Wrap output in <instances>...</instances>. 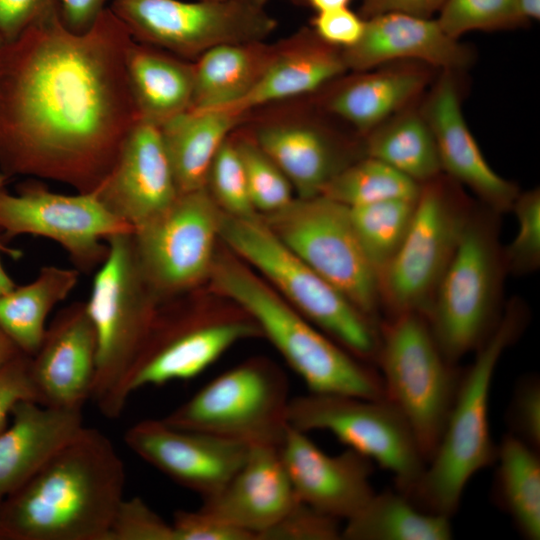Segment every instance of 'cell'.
I'll return each mask as SVG.
<instances>
[{
  "instance_id": "6da1fadb",
  "label": "cell",
  "mask_w": 540,
  "mask_h": 540,
  "mask_svg": "<svg viewBox=\"0 0 540 540\" xmlns=\"http://www.w3.org/2000/svg\"><path fill=\"white\" fill-rule=\"evenodd\" d=\"M133 38L107 7L76 34L59 8L0 48V168L94 191L139 121L126 56Z\"/></svg>"
},
{
  "instance_id": "7a4b0ae2",
  "label": "cell",
  "mask_w": 540,
  "mask_h": 540,
  "mask_svg": "<svg viewBox=\"0 0 540 540\" xmlns=\"http://www.w3.org/2000/svg\"><path fill=\"white\" fill-rule=\"evenodd\" d=\"M125 483L111 440L84 426L0 501V540H108Z\"/></svg>"
},
{
  "instance_id": "3957f363",
  "label": "cell",
  "mask_w": 540,
  "mask_h": 540,
  "mask_svg": "<svg viewBox=\"0 0 540 540\" xmlns=\"http://www.w3.org/2000/svg\"><path fill=\"white\" fill-rule=\"evenodd\" d=\"M528 311L511 300L485 341L475 350L472 364L462 371L460 385L442 436L412 489L409 499L423 511L451 518L470 479L495 463L489 402L492 380L504 351L521 335Z\"/></svg>"
},
{
  "instance_id": "277c9868",
  "label": "cell",
  "mask_w": 540,
  "mask_h": 540,
  "mask_svg": "<svg viewBox=\"0 0 540 540\" xmlns=\"http://www.w3.org/2000/svg\"><path fill=\"white\" fill-rule=\"evenodd\" d=\"M216 288L258 325L311 393L385 399L379 371L317 330L242 264L214 259Z\"/></svg>"
},
{
  "instance_id": "5b68a950",
  "label": "cell",
  "mask_w": 540,
  "mask_h": 540,
  "mask_svg": "<svg viewBox=\"0 0 540 540\" xmlns=\"http://www.w3.org/2000/svg\"><path fill=\"white\" fill-rule=\"evenodd\" d=\"M108 255L95 271L88 313L97 334L91 399L108 419L123 413L126 379L157 315L156 299L135 255L133 231L106 239Z\"/></svg>"
},
{
  "instance_id": "8992f818",
  "label": "cell",
  "mask_w": 540,
  "mask_h": 540,
  "mask_svg": "<svg viewBox=\"0 0 540 540\" xmlns=\"http://www.w3.org/2000/svg\"><path fill=\"white\" fill-rule=\"evenodd\" d=\"M219 238L264 274L310 323L358 359L376 364L380 323L293 253L262 218H239L221 210Z\"/></svg>"
},
{
  "instance_id": "52a82bcc",
  "label": "cell",
  "mask_w": 540,
  "mask_h": 540,
  "mask_svg": "<svg viewBox=\"0 0 540 540\" xmlns=\"http://www.w3.org/2000/svg\"><path fill=\"white\" fill-rule=\"evenodd\" d=\"M499 215L475 203L426 315L438 346L455 364L475 352L502 314L507 272L499 240Z\"/></svg>"
},
{
  "instance_id": "ba28073f",
  "label": "cell",
  "mask_w": 540,
  "mask_h": 540,
  "mask_svg": "<svg viewBox=\"0 0 540 540\" xmlns=\"http://www.w3.org/2000/svg\"><path fill=\"white\" fill-rule=\"evenodd\" d=\"M375 365L385 399L409 424L427 463L442 436L463 370L445 357L426 316L416 312L381 320Z\"/></svg>"
},
{
  "instance_id": "9c48e42d",
  "label": "cell",
  "mask_w": 540,
  "mask_h": 540,
  "mask_svg": "<svg viewBox=\"0 0 540 540\" xmlns=\"http://www.w3.org/2000/svg\"><path fill=\"white\" fill-rule=\"evenodd\" d=\"M474 206L462 186L444 173L421 184L404 240L378 276L382 319L409 312L427 315Z\"/></svg>"
},
{
  "instance_id": "30bf717a",
  "label": "cell",
  "mask_w": 540,
  "mask_h": 540,
  "mask_svg": "<svg viewBox=\"0 0 540 540\" xmlns=\"http://www.w3.org/2000/svg\"><path fill=\"white\" fill-rule=\"evenodd\" d=\"M267 0H112L132 38L188 61L233 43L267 41L277 27Z\"/></svg>"
},
{
  "instance_id": "8fae6325",
  "label": "cell",
  "mask_w": 540,
  "mask_h": 540,
  "mask_svg": "<svg viewBox=\"0 0 540 540\" xmlns=\"http://www.w3.org/2000/svg\"><path fill=\"white\" fill-rule=\"evenodd\" d=\"M290 399L285 375L268 362L251 360L217 376L162 419L248 445L278 447L289 425Z\"/></svg>"
},
{
  "instance_id": "7c38bea8",
  "label": "cell",
  "mask_w": 540,
  "mask_h": 540,
  "mask_svg": "<svg viewBox=\"0 0 540 540\" xmlns=\"http://www.w3.org/2000/svg\"><path fill=\"white\" fill-rule=\"evenodd\" d=\"M262 219L293 253L354 306L381 322L378 277L359 243L347 206L323 195L297 197Z\"/></svg>"
},
{
  "instance_id": "4fadbf2b",
  "label": "cell",
  "mask_w": 540,
  "mask_h": 540,
  "mask_svg": "<svg viewBox=\"0 0 540 540\" xmlns=\"http://www.w3.org/2000/svg\"><path fill=\"white\" fill-rule=\"evenodd\" d=\"M287 419L289 425L306 433L330 432L391 473L395 489L404 494L426 467L412 429L387 399L309 392L290 399Z\"/></svg>"
},
{
  "instance_id": "5bb4252c",
  "label": "cell",
  "mask_w": 540,
  "mask_h": 540,
  "mask_svg": "<svg viewBox=\"0 0 540 540\" xmlns=\"http://www.w3.org/2000/svg\"><path fill=\"white\" fill-rule=\"evenodd\" d=\"M133 229L113 215L94 192L56 193L39 181L0 188V236L48 238L58 243L80 273H92L108 255L106 239Z\"/></svg>"
},
{
  "instance_id": "9a60e30c",
  "label": "cell",
  "mask_w": 540,
  "mask_h": 540,
  "mask_svg": "<svg viewBox=\"0 0 540 540\" xmlns=\"http://www.w3.org/2000/svg\"><path fill=\"white\" fill-rule=\"evenodd\" d=\"M220 213L204 187L179 194L166 210L133 231L138 265L157 298L191 289L210 275Z\"/></svg>"
},
{
  "instance_id": "2e32d148",
  "label": "cell",
  "mask_w": 540,
  "mask_h": 540,
  "mask_svg": "<svg viewBox=\"0 0 540 540\" xmlns=\"http://www.w3.org/2000/svg\"><path fill=\"white\" fill-rule=\"evenodd\" d=\"M323 115L314 103L306 107L279 102L250 112L244 122L298 198L320 195L337 173L365 156L362 141L348 140Z\"/></svg>"
},
{
  "instance_id": "e0dca14e",
  "label": "cell",
  "mask_w": 540,
  "mask_h": 540,
  "mask_svg": "<svg viewBox=\"0 0 540 540\" xmlns=\"http://www.w3.org/2000/svg\"><path fill=\"white\" fill-rule=\"evenodd\" d=\"M249 316L188 318L163 322L155 317L126 379V391L196 377L235 343L260 336Z\"/></svg>"
},
{
  "instance_id": "ac0fdd59",
  "label": "cell",
  "mask_w": 540,
  "mask_h": 540,
  "mask_svg": "<svg viewBox=\"0 0 540 540\" xmlns=\"http://www.w3.org/2000/svg\"><path fill=\"white\" fill-rule=\"evenodd\" d=\"M131 451L179 485L206 498L218 492L247 458L250 445L210 433L142 420L124 434Z\"/></svg>"
},
{
  "instance_id": "d6986e66",
  "label": "cell",
  "mask_w": 540,
  "mask_h": 540,
  "mask_svg": "<svg viewBox=\"0 0 540 540\" xmlns=\"http://www.w3.org/2000/svg\"><path fill=\"white\" fill-rule=\"evenodd\" d=\"M277 448L297 498L322 513L346 521L375 493L373 462L350 448L328 455L291 425Z\"/></svg>"
},
{
  "instance_id": "ffe728a7",
  "label": "cell",
  "mask_w": 540,
  "mask_h": 540,
  "mask_svg": "<svg viewBox=\"0 0 540 540\" xmlns=\"http://www.w3.org/2000/svg\"><path fill=\"white\" fill-rule=\"evenodd\" d=\"M92 192L133 231L166 210L179 193L160 128L139 120L110 172Z\"/></svg>"
},
{
  "instance_id": "44dd1931",
  "label": "cell",
  "mask_w": 540,
  "mask_h": 540,
  "mask_svg": "<svg viewBox=\"0 0 540 540\" xmlns=\"http://www.w3.org/2000/svg\"><path fill=\"white\" fill-rule=\"evenodd\" d=\"M456 72L441 71L420 110L437 146L442 172L498 214L511 211L520 190L485 160L461 110Z\"/></svg>"
},
{
  "instance_id": "7402d4cb",
  "label": "cell",
  "mask_w": 540,
  "mask_h": 540,
  "mask_svg": "<svg viewBox=\"0 0 540 540\" xmlns=\"http://www.w3.org/2000/svg\"><path fill=\"white\" fill-rule=\"evenodd\" d=\"M96 362L97 334L86 302H73L55 315L30 360L40 403L82 410L91 399Z\"/></svg>"
},
{
  "instance_id": "603a6c76",
  "label": "cell",
  "mask_w": 540,
  "mask_h": 540,
  "mask_svg": "<svg viewBox=\"0 0 540 540\" xmlns=\"http://www.w3.org/2000/svg\"><path fill=\"white\" fill-rule=\"evenodd\" d=\"M360 40L342 49L346 67L365 71L396 61H417L441 71L464 69L471 50L447 35L437 20L401 12H387L365 19Z\"/></svg>"
},
{
  "instance_id": "cb8c5ba5",
  "label": "cell",
  "mask_w": 540,
  "mask_h": 540,
  "mask_svg": "<svg viewBox=\"0 0 540 540\" xmlns=\"http://www.w3.org/2000/svg\"><path fill=\"white\" fill-rule=\"evenodd\" d=\"M431 69L417 61H396L348 77L344 74L317 92L313 103L363 137L413 104L429 84Z\"/></svg>"
},
{
  "instance_id": "d4e9b609",
  "label": "cell",
  "mask_w": 540,
  "mask_h": 540,
  "mask_svg": "<svg viewBox=\"0 0 540 540\" xmlns=\"http://www.w3.org/2000/svg\"><path fill=\"white\" fill-rule=\"evenodd\" d=\"M274 445H250L246 460L200 509L252 533L255 539L279 521L298 501Z\"/></svg>"
},
{
  "instance_id": "484cf974",
  "label": "cell",
  "mask_w": 540,
  "mask_h": 540,
  "mask_svg": "<svg viewBox=\"0 0 540 540\" xmlns=\"http://www.w3.org/2000/svg\"><path fill=\"white\" fill-rule=\"evenodd\" d=\"M348 71L342 49L327 44L311 27L277 42L275 55L256 86L227 109L248 115L261 107L316 94Z\"/></svg>"
},
{
  "instance_id": "4316f807",
  "label": "cell",
  "mask_w": 540,
  "mask_h": 540,
  "mask_svg": "<svg viewBox=\"0 0 540 540\" xmlns=\"http://www.w3.org/2000/svg\"><path fill=\"white\" fill-rule=\"evenodd\" d=\"M0 432V501L22 486L84 427L82 410L19 401Z\"/></svg>"
},
{
  "instance_id": "83f0119b",
  "label": "cell",
  "mask_w": 540,
  "mask_h": 540,
  "mask_svg": "<svg viewBox=\"0 0 540 540\" xmlns=\"http://www.w3.org/2000/svg\"><path fill=\"white\" fill-rule=\"evenodd\" d=\"M126 69L139 120L161 127L190 109L193 62L133 39Z\"/></svg>"
},
{
  "instance_id": "f1b7e54d",
  "label": "cell",
  "mask_w": 540,
  "mask_h": 540,
  "mask_svg": "<svg viewBox=\"0 0 540 540\" xmlns=\"http://www.w3.org/2000/svg\"><path fill=\"white\" fill-rule=\"evenodd\" d=\"M247 117L227 109L190 108L159 127L179 194L206 187L215 154Z\"/></svg>"
},
{
  "instance_id": "f546056e",
  "label": "cell",
  "mask_w": 540,
  "mask_h": 540,
  "mask_svg": "<svg viewBox=\"0 0 540 540\" xmlns=\"http://www.w3.org/2000/svg\"><path fill=\"white\" fill-rule=\"evenodd\" d=\"M277 49L267 41L225 44L195 61L191 109L227 108L244 98L259 82Z\"/></svg>"
},
{
  "instance_id": "4dcf8cb0",
  "label": "cell",
  "mask_w": 540,
  "mask_h": 540,
  "mask_svg": "<svg viewBox=\"0 0 540 540\" xmlns=\"http://www.w3.org/2000/svg\"><path fill=\"white\" fill-rule=\"evenodd\" d=\"M75 268L43 266L37 277L0 296V328L19 350L32 357L39 349L50 312L76 287Z\"/></svg>"
},
{
  "instance_id": "1f68e13d",
  "label": "cell",
  "mask_w": 540,
  "mask_h": 540,
  "mask_svg": "<svg viewBox=\"0 0 540 540\" xmlns=\"http://www.w3.org/2000/svg\"><path fill=\"white\" fill-rule=\"evenodd\" d=\"M365 156L376 158L419 184L442 174L433 133L420 108L400 110L362 137Z\"/></svg>"
},
{
  "instance_id": "d6a6232c",
  "label": "cell",
  "mask_w": 540,
  "mask_h": 540,
  "mask_svg": "<svg viewBox=\"0 0 540 540\" xmlns=\"http://www.w3.org/2000/svg\"><path fill=\"white\" fill-rule=\"evenodd\" d=\"M449 517L417 507L397 489L374 493L354 516L346 520L345 540H449Z\"/></svg>"
},
{
  "instance_id": "836d02e7",
  "label": "cell",
  "mask_w": 540,
  "mask_h": 540,
  "mask_svg": "<svg viewBox=\"0 0 540 540\" xmlns=\"http://www.w3.org/2000/svg\"><path fill=\"white\" fill-rule=\"evenodd\" d=\"M494 498L520 535L540 538V458L538 450L506 433L497 445Z\"/></svg>"
},
{
  "instance_id": "e575fe53",
  "label": "cell",
  "mask_w": 540,
  "mask_h": 540,
  "mask_svg": "<svg viewBox=\"0 0 540 540\" xmlns=\"http://www.w3.org/2000/svg\"><path fill=\"white\" fill-rule=\"evenodd\" d=\"M420 188L421 184L392 166L363 156L337 173L320 195L355 207L389 199H415Z\"/></svg>"
},
{
  "instance_id": "d590c367",
  "label": "cell",
  "mask_w": 540,
  "mask_h": 540,
  "mask_svg": "<svg viewBox=\"0 0 540 540\" xmlns=\"http://www.w3.org/2000/svg\"><path fill=\"white\" fill-rule=\"evenodd\" d=\"M417 198L389 199L348 207L356 236L377 277L402 244Z\"/></svg>"
},
{
  "instance_id": "8d00e7d4",
  "label": "cell",
  "mask_w": 540,
  "mask_h": 540,
  "mask_svg": "<svg viewBox=\"0 0 540 540\" xmlns=\"http://www.w3.org/2000/svg\"><path fill=\"white\" fill-rule=\"evenodd\" d=\"M233 138L244 168L251 202L264 215L286 207L293 199V188L275 162L242 125Z\"/></svg>"
},
{
  "instance_id": "74e56055",
  "label": "cell",
  "mask_w": 540,
  "mask_h": 540,
  "mask_svg": "<svg viewBox=\"0 0 540 540\" xmlns=\"http://www.w3.org/2000/svg\"><path fill=\"white\" fill-rule=\"evenodd\" d=\"M452 38L470 31H496L525 25L520 0H446L436 19Z\"/></svg>"
},
{
  "instance_id": "f35d334b",
  "label": "cell",
  "mask_w": 540,
  "mask_h": 540,
  "mask_svg": "<svg viewBox=\"0 0 540 540\" xmlns=\"http://www.w3.org/2000/svg\"><path fill=\"white\" fill-rule=\"evenodd\" d=\"M206 188L224 213L239 218L258 216L250 199L233 132L213 158L208 171Z\"/></svg>"
},
{
  "instance_id": "ab89813d",
  "label": "cell",
  "mask_w": 540,
  "mask_h": 540,
  "mask_svg": "<svg viewBox=\"0 0 540 540\" xmlns=\"http://www.w3.org/2000/svg\"><path fill=\"white\" fill-rule=\"evenodd\" d=\"M511 211L517 219V232L503 247L507 273L521 276L538 270L540 265V190L520 192Z\"/></svg>"
},
{
  "instance_id": "60d3db41",
  "label": "cell",
  "mask_w": 540,
  "mask_h": 540,
  "mask_svg": "<svg viewBox=\"0 0 540 540\" xmlns=\"http://www.w3.org/2000/svg\"><path fill=\"white\" fill-rule=\"evenodd\" d=\"M339 521L298 500L258 540H338L342 533Z\"/></svg>"
},
{
  "instance_id": "b9f144b4",
  "label": "cell",
  "mask_w": 540,
  "mask_h": 540,
  "mask_svg": "<svg viewBox=\"0 0 540 540\" xmlns=\"http://www.w3.org/2000/svg\"><path fill=\"white\" fill-rule=\"evenodd\" d=\"M108 540H174L166 522L141 498L123 499L109 530Z\"/></svg>"
},
{
  "instance_id": "7bdbcfd3",
  "label": "cell",
  "mask_w": 540,
  "mask_h": 540,
  "mask_svg": "<svg viewBox=\"0 0 540 540\" xmlns=\"http://www.w3.org/2000/svg\"><path fill=\"white\" fill-rule=\"evenodd\" d=\"M509 434L532 448H540V381L526 375L516 383L506 412Z\"/></svg>"
},
{
  "instance_id": "ee69618b",
  "label": "cell",
  "mask_w": 540,
  "mask_h": 540,
  "mask_svg": "<svg viewBox=\"0 0 540 540\" xmlns=\"http://www.w3.org/2000/svg\"><path fill=\"white\" fill-rule=\"evenodd\" d=\"M171 524L174 540H256L252 533L229 525L200 508L176 511Z\"/></svg>"
},
{
  "instance_id": "f6af8a7d",
  "label": "cell",
  "mask_w": 540,
  "mask_h": 540,
  "mask_svg": "<svg viewBox=\"0 0 540 540\" xmlns=\"http://www.w3.org/2000/svg\"><path fill=\"white\" fill-rule=\"evenodd\" d=\"M30 360V356L21 353L0 370V432L7 427L16 403L23 400L40 403L31 376Z\"/></svg>"
},
{
  "instance_id": "bcb514c9",
  "label": "cell",
  "mask_w": 540,
  "mask_h": 540,
  "mask_svg": "<svg viewBox=\"0 0 540 540\" xmlns=\"http://www.w3.org/2000/svg\"><path fill=\"white\" fill-rule=\"evenodd\" d=\"M366 20L348 7L317 12L311 28L329 45L346 49L355 45L363 35Z\"/></svg>"
},
{
  "instance_id": "7dc6e473",
  "label": "cell",
  "mask_w": 540,
  "mask_h": 540,
  "mask_svg": "<svg viewBox=\"0 0 540 540\" xmlns=\"http://www.w3.org/2000/svg\"><path fill=\"white\" fill-rule=\"evenodd\" d=\"M57 8L58 0H0V35L4 42L13 41Z\"/></svg>"
},
{
  "instance_id": "c3c4849f",
  "label": "cell",
  "mask_w": 540,
  "mask_h": 540,
  "mask_svg": "<svg viewBox=\"0 0 540 540\" xmlns=\"http://www.w3.org/2000/svg\"><path fill=\"white\" fill-rule=\"evenodd\" d=\"M112 0H58L59 13L65 27L73 33L90 30Z\"/></svg>"
},
{
  "instance_id": "681fc988",
  "label": "cell",
  "mask_w": 540,
  "mask_h": 540,
  "mask_svg": "<svg viewBox=\"0 0 540 540\" xmlns=\"http://www.w3.org/2000/svg\"><path fill=\"white\" fill-rule=\"evenodd\" d=\"M446 0H362L359 15L368 19L387 12H401L423 18H431Z\"/></svg>"
},
{
  "instance_id": "f907efd6",
  "label": "cell",
  "mask_w": 540,
  "mask_h": 540,
  "mask_svg": "<svg viewBox=\"0 0 540 540\" xmlns=\"http://www.w3.org/2000/svg\"><path fill=\"white\" fill-rule=\"evenodd\" d=\"M0 252H3L9 255L12 258H19L21 256V251L6 246L1 236H0ZM15 287H16V284L14 283L12 278L8 275V273L5 271L1 262V258H0V296L7 294Z\"/></svg>"
},
{
  "instance_id": "816d5d0a",
  "label": "cell",
  "mask_w": 540,
  "mask_h": 540,
  "mask_svg": "<svg viewBox=\"0 0 540 540\" xmlns=\"http://www.w3.org/2000/svg\"><path fill=\"white\" fill-rule=\"evenodd\" d=\"M21 353L17 345L0 328V370Z\"/></svg>"
},
{
  "instance_id": "f5cc1de1",
  "label": "cell",
  "mask_w": 540,
  "mask_h": 540,
  "mask_svg": "<svg viewBox=\"0 0 540 540\" xmlns=\"http://www.w3.org/2000/svg\"><path fill=\"white\" fill-rule=\"evenodd\" d=\"M351 0H304L305 4L310 5L317 12L348 7Z\"/></svg>"
},
{
  "instance_id": "db71d44e",
  "label": "cell",
  "mask_w": 540,
  "mask_h": 540,
  "mask_svg": "<svg viewBox=\"0 0 540 540\" xmlns=\"http://www.w3.org/2000/svg\"><path fill=\"white\" fill-rule=\"evenodd\" d=\"M521 10L527 21L539 20L540 0H520Z\"/></svg>"
},
{
  "instance_id": "11a10c76",
  "label": "cell",
  "mask_w": 540,
  "mask_h": 540,
  "mask_svg": "<svg viewBox=\"0 0 540 540\" xmlns=\"http://www.w3.org/2000/svg\"><path fill=\"white\" fill-rule=\"evenodd\" d=\"M9 178L6 174L0 172V188L6 186Z\"/></svg>"
},
{
  "instance_id": "9f6ffc18",
  "label": "cell",
  "mask_w": 540,
  "mask_h": 540,
  "mask_svg": "<svg viewBox=\"0 0 540 540\" xmlns=\"http://www.w3.org/2000/svg\"><path fill=\"white\" fill-rule=\"evenodd\" d=\"M289 1H292V2H294V3L305 4V3H304V0H289Z\"/></svg>"
},
{
  "instance_id": "6f0895ef",
  "label": "cell",
  "mask_w": 540,
  "mask_h": 540,
  "mask_svg": "<svg viewBox=\"0 0 540 540\" xmlns=\"http://www.w3.org/2000/svg\"><path fill=\"white\" fill-rule=\"evenodd\" d=\"M3 43H4V40H3V38H2L1 35H0V48H1V46L3 45Z\"/></svg>"
}]
</instances>
